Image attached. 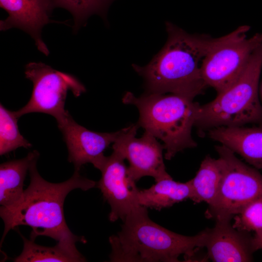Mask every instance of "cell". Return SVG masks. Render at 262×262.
<instances>
[{
	"mask_svg": "<svg viewBox=\"0 0 262 262\" xmlns=\"http://www.w3.org/2000/svg\"><path fill=\"white\" fill-rule=\"evenodd\" d=\"M38 158H35L30 166V183L20 199L11 206H0V216L4 224L0 246L8 232L20 225L32 228L30 238L33 241L38 236H45L57 242L85 243L84 237L74 235L68 227L64 204L71 191L76 189L87 191L96 187L97 182L82 177L77 171L64 182H49L38 172Z\"/></svg>",
	"mask_w": 262,
	"mask_h": 262,
	"instance_id": "cell-1",
	"label": "cell"
},
{
	"mask_svg": "<svg viewBox=\"0 0 262 262\" xmlns=\"http://www.w3.org/2000/svg\"><path fill=\"white\" fill-rule=\"evenodd\" d=\"M262 68V43L251 54L239 77L210 102L199 105L195 126L200 130L262 125L258 85Z\"/></svg>",
	"mask_w": 262,
	"mask_h": 262,
	"instance_id": "cell-5",
	"label": "cell"
},
{
	"mask_svg": "<svg viewBox=\"0 0 262 262\" xmlns=\"http://www.w3.org/2000/svg\"><path fill=\"white\" fill-rule=\"evenodd\" d=\"M230 219H216L214 227L207 229L205 246L208 257L215 262H246L252 261L251 237L230 224Z\"/></svg>",
	"mask_w": 262,
	"mask_h": 262,
	"instance_id": "cell-13",
	"label": "cell"
},
{
	"mask_svg": "<svg viewBox=\"0 0 262 262\" xmlns=\"http://www.w3.org/2000/svg\"><path fill=\"white\" fill-rule=\"evenodd\" d=\"M236 229L255 232L262 229V199L256 200L246 206L235 217L232 225Z\"/></svg>",
	"mask_w": 262,
	"mask_h": 262,
	"instance_id": "cell-21",
	"label": "cell"
},
{
	"mask_svg": "<svg viewBox=\"0 0 262 262\" xmlns=\"http://www.w3.org/2000/svg\"><path fill=\"white\" fill-rule=\"evenodd\" d=\"M224 163L219 190L207 214L216 219H231L251 202L262 199V175L239 160L226 146H215Z\"/></svg>",
	"mask_w": 262,
	"mask_h": 262,
	"instance_id": "cell-7",
	"label": "cell"
},
{
	"mask_svg": "<svg viewBox=\"0 0 262 262\" xmlns=\"http://www.w3.org/2000/svg\"><path fill=\"white\" fill-rule=\"evenodd\" d=\"M53 8L60 7L72 15L75 28L90 16L104 13L113 0H50Z\"/></svg>",
	"mask_w": 262,
	"mask_h": 262,
	"instance_id": "cell-20",
	"label": "cell"
},
{
	"mask_svg": "<svg viewBox=\"0 0 262 262\" xmlns=\"http://www.w3.org/2000/svg\"><path fill=\"white\" fill-rule=\"evenodd\" d=\"M249 27L243 25L224 36L213 38L201 63V72L207 86L217 94L241 75L249 57L262 43V34L247 38Z\"/></svg>",
	"mask_w": 262,
	"mask_h": 262,
	"instance_id": "cell-6",
	"label": "cell"
},
{
	"mask_svg": "<svg viewBox=\"0 0 262 262\" xmlns=\"http://www.w3.org/2000/svg\"><path fill=\"white\" fill-rule=\"evenodd\" d=\"M166 27L168 39L163 48L147 65L133 68L143 77L147 92L194 99L207 87L201 65L213 38L189 34L169 22Z\"/></svg>",
	"mask_w": 262,
	"mask_h": 262,
	"instance_id": "cell-2",
	"label": "cell"
},
{
	"mask_svg": "<svg viewBox=\"0 0 262 262\" xmlns=\"http://www.w3.org/2000/svg\"><path fill=\"white\" fill-rule=\"evenodd\" d=\"M0 7L8 14L0 22L1 31L17 28L34 39L38 49L48 56L49 51L41 37L44 25L51 22L49 15L54 9L50 0H0Z\"/></svg>",
	"mask_w": 262,
	"mask_h": 262,
	"instance_id": "cell-12",
	"label": "cell"
},
{
	"mask_svg": "<svg viewBox=\"0 0 262 262\" xmlns=\"http://www.w3.org/2000/svg\"><path fill=\"white\" fill-rule=\"evenodd\" d=\"M207 229L194 236L169 230L151 220L141 206L128 216L117 235L109 238L111 262H176L190 260L205 246Z\"/></svg>",
	"mask_w": 262,
	"mask_h": 262,
	"instance_id": "cell-3",
	"label": "cell"
},
{
	"mask_svg": "<svg viewBox=\"0 0 262 262\" xmlns=\"http://www.w3.org/2000/svg\"><path fill=\"white\" fill-rule=\"evenodd\" d=\"M23 240V249L21 254L14 259L16 262H85L86 259L77 250L76 244L58 242L53 247L35 244L20 235Z\"/></svg>",
	"mask_w": 262,
	"mask_h": 262,
	"instance_id": "cell-18",
	"label": "cell"
},
{
	"mask_svg": "<svg viewBox=\"0 0 262 262\" xmlns=\"http://www.w3.org/2000/svg\"><path fill=\"white\" fill-rule=\"evenodd\" d=\"M223 171L221 158L216 159L207 156L195 177L189 180L191 189L190 199L195 203L205 202L211 205L217 195Z\"/></svg>",
	"mask_w": 262,
	"mask_h": 262,
	"instance_id": "cell-17",
	"label": "cell"
},
{
	"mask_svg": "<svg viewBox=\"0 0 262 262\" xmlns=\"http://www.w3.org/2000/svg\"><path fill=\"white\" fill-rule=\"evenodd\" d=\"M208 131L210 138L238 154L255 168L262 169V125L221 127Z\"/></svg>",
	"mask_w": 262,
	"mask_h": 262,
	"instance_id": "cell-14",
	"label": "cell"
},
{
	"mask_svg": "<svg viewBox=\"0 0 262 262\" xmlns=\"http://www.w3.org/2000/svg\"><path fill=\"white\" fill-rule=\"evenodd\" d=\"M18 117L15 111H11L0 104V155L8 154L18 147L29 148L32 144L20 133L17 124Z\"/></svg>",
	"mask_w": 262,
	"mask_h": 262,
	"instance_id": "cell-19",
	"label": "cell"
},
{
	"mask_svg": "<svg viewBox=\"0 0 262 262\" xmlns=\"http://www.w3.org/2000/svg\"><path fill=\"white\" fill-rule=\"evenodd\" d=\"M155 182L148 188L138 189L137 199L141 206L160 211L190 198L189 180L176 181L170 176Z\"/></svg>",
	"mask_w": 262,
	"mask_h": 262,
	"instance_id": "cell-16",
	"label": "cell"
},
{
	"mask_svg": "<svg viewBox=\"0 0 262 262\" xmlns=\"http://www.w3.org/2000/svg\"><path fill=\"white\" fill-rule=\"evenodd\" d=\"M25 75L33 82V88L27 103L15 111L18 118L29 113H41L53 116L57 121L68 112L65 108L68 92L77 97L86 91L74 76L41 62L26 65Z\"/></svg>",
	"mask_w": 262,
	"mask_h": 262,
	"instance_id": "cell-8",
	"label": "cell"
},
{
	"mask_svg": "<svg viewBox=\"0 0 262 262\" xmlns=\"http://www.w3.org/2000/svg\"><path fill=\"white\" fill-rule=\"evenodd\" d=\"M138 128L136 123L120 130L112 145L113 152L128 161L130 179L135 182L142 177L150 176L157 182L170 177L164 164L163 145L147 131L137 138Z\"/></svg>",
	"mask_w": 262,
	"mask_h": 262,
	"instance_id": "cell-9",
	"label": "cell"
},
{
	"mask_svg": "<svg viewBox=\"0 0 262 262\" xmlns=\"http://www.w3.org/2000/svg\"><path fill=\"white\" fill-rule=\"evenodd\" d=\"M39 153L33 150L24 158L9 161L0 165V204L7 207L18 202L22 196L24 181L33 160Z\"/></svg>",
	"mask_w": 262,
	"mask_h": 262,
	"instance_id": "cell-15",
	"label": "cell"
},
{
	"mask_svg": "<svg viewBox=\"0 0 262 262\" xmlns=\"http://www.w3.org/2000/svg\"><path fill=\"white\" fill-rule=\"evenodd\" d=\"M122 101L137 107V124L163 142L165 159L197 146L191 132L200 105L193 99L174 94L148 92L138 97L128 92Z\"/></svg>",
	"mask_w": 262,
	"mask_h": 262,
	"instance_id": "cell-4",
	"label": "cell"
},
{
	"mask_svg": "<svg viewBox=\"0 0 262 262\" xmlns=\"http://www.w3.org/2000/svg\"><path fill=\"white\" fill-rule=\"evenodd\" d=\"M252 245L254 252L262 249V229L255 232L252 237Z\"/></svg>",
	"mask_w": 262,
	"mask_h": 262,
	"instance_id": "cell-22",
	"label": "cell"
},
{
	"mask_svg": "<svg viewBox=\"0 0 262 262\" xmlns=\"http://www.w3.org/2000/svg\"><path fill=\"white\" fill-rule=\"evenodd\" d=\"M124 159L115 152L106 156L99 168L101 177L97 186L111 208L109 219L111 222H124L141 206L137 199L138 189L129 178Z\"/></svg>",
	"mask_w": 262,
	"mask_h": 262,
	"instance_id": "cell-10",
	"label": "cell"
},
{
	"mask_svg": "<svg viewBox=\"0 0 262 262\" xmlns=\"http://www.w3.org/2000/svg\"><path fill=\"white\" fill-rule=\"evenodd\" d=\"M56 121L67 147L68 161L77 171L87 163L99 169L106 157L104 151L120 133V130L112 132L90 131L77 123L69 112Z\"/></svg>",
	"mask_w": 262,
	"mask_h": 262,
	"instance_id": "cell-11",
	"label": "cell"
}]
</instances>
